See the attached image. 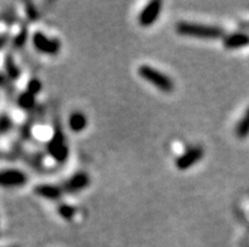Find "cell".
Segmentation results:
<instances>
[{
  "mask_svg": "<svg viewBox=\"0 0 249 247\" xmlns=\"http://www.w3.org/2000/svg\"><path fill=\"white\" fill-rule=\"evenodd\" d=\"M176 32L181 35L202 39H216L224 37V29L216 25L199 24V23L180 22L176 24Z\"/></svg>",
  "mask_w": 249,
  "mask_h": 247,
  "instance_id": "1",
  "label": "cell"
},
{
  "mask_svg": "<svg viewBox=\"0 0 249 247\" xmlns=\"http://www.w3.org/2000/svg\"><path fill=\"white\" fill-rule=\"evenodd\" d=\"M138 75L143 80L148 82V83L153 84L158 90H161L162 92L170 94V92L175 90V83L170 76L164 75L161 71H158V69L153 68V67L142 65L138 68Z\"/></svg>",
  "mask_w": 249,
  "mask_h": 247,
  "instance_id": "2",
  "label": "cell"
},
{
  "mask_svg": "<svg viewBox=\"0 0 249 247\" xmlns=\"http://www.w3.org/2000/svg\"><path fill=\"white\" fill-rule=\"evenodd\" d=\"M47 150L57 163H65V160L69 158V147H67L66 138L60 128L54 130L53 136L47 144Z\"/></svg>",
  "mask_w": 249,
  "mask_h": 247,
  "instance_id": "3",
  "label": "cell"
},
{
  "mask_svg": "<svg viewBox=\"0 0 249 247\" xmlns=\"http://www.w3.org/2000/svg\"><path fill=\"white\" fill-rule=\"evenodd\" d=\"M32 43L36 50L46 56H57L61 50V42L57 38H50L42 32H36L32 35Z\"/></svg>",
  "mask_w": 249,
  "mask_h": 247,
  "instance_id": "4",
  "label": "cell"
},
{
  "mask_svg": "<svg viewBox=\"0 0 249 247\" xmlns=\"http://www.w3.org/2000/svg\"><path fill=\"white\" fill-rule=\"evenodd\" d=\"M28 177L19 169H0V187L19 188L27 183Z\"/></svg>",
  "mask_w": 249,
  "mask_h": 247,
  "instance_id": "5",
  "label": "cell"
},
{
  "mask_svg": "<svg viewBox=\"0 0 249 247\" xmlns=\"http://www.w3.org/2000/svg\"><path fill=\"white\" fill-rule=\"evenodd\" d=\"M204 157V149L201 147H193L176 159V168L186 170L197 164Z\"/></svg>",
  "mask_w": 249,
  "mask_h": 247,
  "instance_id": "6",
  "label": "cell"
},
{
  "mask_svg": "<svg viewBox=\"0 0 249 247\" xmlns=\"http://www.w3.org/2000/svg\"><path fill=\"white\" fill-rule=\"evenodd\" d=\"M162 12V1L160 0H155L151 1L149 4L143 8V10L139 14L138 22L142 27H151L152 24H155L156 20L158 19L160 14Z\"/></svg>",
  "mask_w": 249,
  "mask_h": 247,
  "instance_id": "7",
  "label": "cell"
},
{
  "mask_svg": "<svg viewBox=\"0 0 249 247\" xmlns=\"http://www.w3.org/2000/svg\"><path fill=\"white\" fill-rule=\"evenodd\" d=\"M90 184L89 175L84 172L76 173L70 179H67L63 184V193H79Z\"/></svg>",
  "mask_w": 249,
  "mask_h": 247,
  "instance_id": "8",
  "label": "cell"
},
{
  "mask_svg": "<svg viewBox=\"0 0 249 247\" xmlns=\"http://www.w3.org/2000/svg\"><path fill=\"white\" fill-rule=\"evenodd\" d=\"M223 44L227 49H237V48L249 46V34L246 32H237L224 37Z\"/></svg>",
  "mask_w": 249,
  "mask_h": 247,
  "instance_id": "9",
  "label": "cell"
},
{
  "mask_svg": "<svg viewBox=\"0 0 249 247\" xmlns=\"http://www.w3.org/2000/svg\"><path fill=\"white\" fill-rule=\"evenodd\" d=\"M35 193L39 197L46 198V199L57 200L62 197L63 189L53 184H39L35 187Z\"/></svg>",
  "mask_w": 249,
  "mask_h": 247,
  "instance_id": "10",
  "label": "cell"
},
{
  "mask_svg": "<svg viewBox=\"0 0 249 247\" xmlns=\"http://www.w3.org/2000/svg\"><path fill=\"white\" fill-rule=\"evenodd\" d=\"M4 69H5L6 77L12 81H17L22 75V71H20L12 54H6L5 58H4Z\"/></svg>",
  "mask_w": 249,
  "mask_h": 247,
  "instance_id": "11",
  "label": "cell"
},
{
  "mask_svg": "<svg viewBox=\"0 0 249 247\" xmlns=\"http://www.w3.org/2000/svg\"><path fill=\"white\" fill-rule=\"evenodd\" d=\"M69 126L73 132H81L88 126V119L82 113H73L70 116Z\"/></svg>",
  "mask_w": 249,
  "mask_h": 247,
  "instance_id": "12",
  "label": "cell"
},
{
  "mask_svg": "<svg viewBox=\"0 0 249 247\" xmlns=\"http://www.w3.org/2000/svg\"><path fill=\"white\" fill-rule=\"evenodd\" d=\"M235 136L239 139H246L249 136V107L235 126Z\"/></svg>",
  "mask_w": 249,
  "mask_h": 247,
  "instance_id": "13",
  "label": "cell"
},
{
  "mask_svg": "<svg viewBox=\"0 0 249 247\" xmlns=\"http://www.w3.org/2000/svg\"><path fill=\"white\" fill-rule=\"evenodd\" d=\"M18 106L23 110H32L36 105V96L28 91H24L18 96Z\"/></svg>",
  "mask_w": 249,
  "mask_h": 247,
  "instance_id": "14",
  "label": "cell"
},
{
  "mask_svg": "<svg viewBox=\"0 0 249 247\" xmlns=\"http://www.w3.org/2000/svg\"><path fill=\"white\" fill-rule=\"evenodd\" d=\"M28 39V28L27 27H22V29L18 32V34H16L12 39V46L14 48H22Z\"/></svg>",
  "mask_w": 249,
  "mask_h": 247,
  "instance_id": "15",
  "label": "cell"
},
{
  "mask_svg": "<svg viewBox=\"0 0 249 247\" xmlns=\"http://www.w3.org/2000/svg\"><path fill=\"white\" fill-rule=\"evenodd\" d=\"M13 128V120L10 119L9 115H0V134H5Z\"/></svg>",
  "mask_w": 249,
  "mask_h": 247,
  "instance_id": "16",
  "label": "cell"
},
{
  "mask_svg": "<svg viewBox=\"0 0 249 247\" xmlns=\"http://www.w3.org/2000/svg\"><path fill=\"white\" fill-rule=\"evenodd\" d=\"M75 212H76L75 208L71 206H69V204H61V206L58 207V213H60V216L65 219L72 218L73 214H75Z\"/></svg>",
  "mask_w": 249,
  "mask_h": 247,
  "instance_id": "17",
  "label": "cell"
},
{
  "mask_svg": "<svg viewBox=\"0 0 249 247\" xmlns=\"http://www.w3.org/2000/svg\"><path fill=\"white\" fill-rule=\"evenodd\" d=\"M41 90H42V83L38 79H32L31 81L28 82V84H27V91L31 92L32 95H35V96H37Z\"/></svg>",
  "mask_w": 249,
  "mask_h": 247,
  "instance_id": "18",
  "label": "cell"
},
{
  "mask_svg": "<svg viewBox=\"0 0 249 247\" xmlns=\"http://www.w3.org/2000/svg\"><path fill=\"white\" fill-rule=\"evenodd\" d=\"M25 14H27V16H28V19L31 22H36L38 19L37 9H36V6L32 3H28L25 5Z\"/></svg>",
  "mask_w": 249,
  "mask_h": 247,
  "instance_id": "19",
  "label": "cell"
},
{
  "mask_svg": "<svg viewBox=\"0 0 249 247\" xmlns=\"http://www.w3.org/2000/svg\"><path fill=\"white\" fill-rule=\"evenodd\" d=\"M13 38L10 35L9 32H4V33H0V50L4 49L5 46L9 43V41H12Z\"/></svg>",
  "mask_w": 249,
  "mask_h": 247,
  "instance_id": "20",
  "label": "cell"
},
{
  "mask_svg": "<svg viewBox=\"0 0 249 247\" xmlns=\"http://www.w3.org/2000/svg\"><path fill=\"white\" fill-rule=\"evenodd\" d=\"M4 22L8 23V24H13V23H16V19H17V14L13 10H6L4 13Z\"/></svg>",
  "mask_w": 249,
  "mask_h": 247,
  "instance_id": "21",
  "label": "cell"
},
{
  "mask_svg": "<svg viewBox=\"0 0 249 247\" xmlns=\"http://www.w3.org/2000/svg\"><path fill=\"white\" fill-rule=\"evenodd\" d=\"M4 84H5V76L0 73V86H4Z\"/></svg>",
  "mask_w": 249,
  "mask_h": 247,
  "instance_id": "22",
  "label": "cell"
}]
</instances>
